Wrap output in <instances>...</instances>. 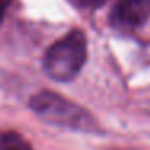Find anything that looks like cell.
<instances>
[{
  "instance_id": "obj_1",
  "label": "cell",
  "mask_w": 150,
  "mask_h": 150,
  "mask_svg": "<svg viewBox=\"0 0 150 150\" xmlns=\"http://www.w3.org/2000/svg\"><path fill=\"white\" fill-rule=\"evenodd\" d=\"M29 108L42 121L53 126L89 134L100 132L97 120L86 108L52 91H42L33 95L29 100Z\"/></svg>"
},
{
  "instance_id": "obj_2",
  "label": "cell",
  "mask_w": 150,
  "mask_h": 150,
  "mask_svg": "<svg viewBox=\"0 0 150 150\" xmlns=\"http://www.w3.org/2000/svg\"><path fill=\"white\" fill-rule=\"evenodd\" d=\"M87 60V39L81 29H73L47 49L42 60L45 74L57 82H69L81 73Z\"/></svg>"
},
{
  "instance_id": "obj_3",
  "label": "cell",
  "mask_w": 150,
  "mask_h": 150,
  "mask_svg": "<svg viewBox=\"0 0 150 150\" xmlns=\"http://www.w3.org/2000/svg\"><path fill=\"white\" fill-rule=\"evenodd\" d=\"M150 18V0H118L113 23L124 28H139Z\"/></svg>"
},
{
  "instance_id": "obj_4",
  "label": "cell",
  "mask_w": 150,
  "mask_h": 150,
  "mask_svg": "<svg viewBox=\"0 0 150 150\" xmlns=\"http://www.w3.org/2000/svg\"><path fill=\"white\" fill-rule=\"evenodd\" d=\"M0 144H2V150H33L29 142L15 131H8V132L2 134Z\"/></svg>"
},
{
  "instance_id": "obj_5",
  "label": "cell",
  "mask_w": 150,
  "mask_h": 150,
  "mask_svg": "<svg viewBox=\"0 0 150 150\" xmlns=\"http://www.w3.org/2000/svg\"><path fill=\"white\" fill-rule=\"evenodd\" d=\"M84 5H87V7H94V8H97V7H102V5L107 2V0H81Z\"/></svg>"
},
{
  "instance_id": "obj_6",
  "label": "cell",
  "mask_w": 150,
  "mask_h": 150,
  "mask_svg": "<svg viewBox=\"0 0 150 150\" xmlns=\"http://www.w3.org/2000/svg\"><path fill=\"white\" fill-rule=\"evenodd\" d=\"M5 18V4L0 0V24H2V21H4Z\"/></svg>"
}]
</instances>
